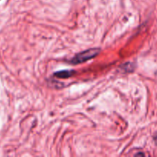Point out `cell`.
<instances>
[{
	"label": "cell",
	"instance_id": "6da1fadb",
	"mask_svg": "<svg viewBox=\"0 0 157 157\" xmlns=\"http://www.w3.org/2000/svg\"><path fill=\"white\" fill-rule=\"evenodd\" d=\"M101 52L100 48H90L87 49V50L84 51L82 52L77 54L71 60V63L73 64H81V63L86 62V61H89V60L92 59L94 57H96L98 54Z\"/></svg>",
	"mask_w": 157,
	"mask_h": 157
},
{
	"label": "cell",
	"instance_id": "7a4b0ae2",
	"mask_svg": "<svg viewBox=\"0 0 157 157\" xmlns=\"http://www.w3.org/2000/svg\"><path fill=\"white\" fill-rule=\"evenodd\" d=\"M75 75V71L72 70H64L59 71L54 74V76L57 78H61V79H64V78H69Z\"/></svg>",
	"mask_w": 157,
	"mask_h": 157
},
{
	"label": "cell",
	"instance_id": "3957f363",
	"mask_svg": "<svg viewBox=\"0 0 157 157\" xmlns=\"http://www.w3.org/2000/svg\"><path fill=\"white\" fill-rule=\"evenodd\" d=\"M153 140H154L155 144H156V145H157V133H155V135H154V136H153Z\"/></svg>",
	"mask_w": 157,
	"mask_h": 157
}]
</instances>
